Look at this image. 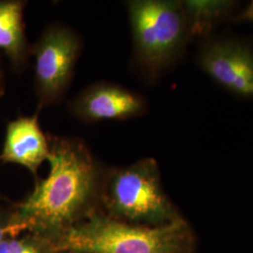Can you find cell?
Returning <instances> with one entry per match:
<instances>
[{
  "label": "cell",
  "instance_id": "6da1fadb",
  "mask_svg": "<svg viewBox=\"0 0 253 253\" xmlns=\"http://www.w3.org/2000/svg\"><path fill=\"white\" fill-rule=\"evenodd\" d=\"M50 172L18 208L15 226L56 232L72 226L97 194L98 169L87 147L77 139L49 138Z\"/></svg>",
  "mask_w": 253,
  "mask_h": 253
},
{
  "label": "cell",
  "instance_id": "7a4b0ae2",
  "mask_svg": "<svg viewBox=\"0 0 253 253\" xmlns=\"http://www.w3.org/2000/svg\"><path fill=\"white\" fill-rule=\"evenodd\" d=\"M188 229L178 219L161 226L131 225L95 215L58 233L54 252L73 253H181Z\"/></svg>",
  "mask_w": 253,
  "mask_h": 253
},
{
  "label": "cell",
  "instance_id": "3957f363",
  "mask_svg": "<svg viewBox=\"0 0 253 253\" xmlns=\"http://www.w3.org/2000/svg\"><path fill=\"white\" fill-rule=\"evenodd\" d=\"M127 11L136 62L156 78L176 60L190 37L182 1L133 0Z\"/></svg>",
  "mask_w": 253,
  "mask_h": 253
},
{
  "label": "cell",
  "instance_id": "277c9868",
  "mask_svg": "<svg viewBox=\"0 0 253 253\" xmlns=\"http://www.w3.org/2000/svg\"><path fill=\"white\" fill-rule=\"evenodd\" d=\"M104 198L113 213L142 225L161 226L180 219L163 191L159 167L153 159L112 172Z\"/></svg>",
  "mask_w": 253,
  "mask_h": 253
},
{
  "label": "cell",
  "instance_id": "5b68a950",
  "mask_svg": "<svg viewBox=\"0 0 253 253\" xmlns=\"http://www.w3.org/2000/svg\"><path fill=\"white\" fill-rule=\"evenodd\" d=\"M81 51L79 36L69 27H49L34 48L35 78L41 109L61 99Z\"/></svg>",
  "mask_w": 253,
  "mask_h": 253
},
{
  "label": "cell",
  "instance_id": "8992f818",
  "mask_svg": "<svg viewBox=\"0 0 253 253\" xmlns=\"http://www.w3.org/2000/svg\"><path fill=\"white\" fill-rule=\"evenodd\" d=\"M201 69L236 95L253 98V50L234 40L208 42L198 55Z\"/></svg>",
  "mask_w": 253,
  "mask_h": 253
},
{
  "label": "cell",
  "instance_id": "52a82bcc",
  "mask_svg": "<svg viewBox=\"0 0 253 253\" xmlns=\"http://www.w3.org/2000/svg\"><path fill=\"white\" fill-rule=\"evenodd\" d=\"M145 108V100L140 95L108 83L85 88L70 105L73 117L87 123L134 118Z\"/></svg>",
  "mask_w": 253,
  "mask_h": 253
},
{
  "label": "cell",
  "instance_id": "ba28073f",
  "mask_svg": "<svg viewBox=\"0 0 253 253\" xmlns=\"http://www.w3.org/2000/svg\"><path fill=\"white\" fill-rule=\"evenodd\" d=\"M50 142L41 128L38 116L20 118L10 122L0 160L4 163L20 164L32 172L48 161Z\"/></svg>",
  "mask_w": 253,
  "mask_h": 253
},
{
  "label": "cell",
  "instance_id": "9c48e42d",
  "mask_svg": "<svg viewBox=\"0 0 253 253\" xmlns=\"http://www.w3.org/2000/svg\"><path fill=\"white\" fill-rule=\"evenodd\" d=\"M235 1L187 0L182 6L187 19L189 36H204L234 10Z\"/></svg>",
  "mask_w": 253,
  "mask_h": 253
},
{
  "label": "cell",
  "instance_id": "30bf717a",
  "mask_svg": "<svg viewBox=\"0 0 253 253\" xmlns=\"http://www.w3.org/2000/svg\"><path fill=\"white\" fill-rule=\"evenodd\" d=\"M25 46L23 4L15 1L0 2V50L18 60Z\"/></svg>",
  "mask_w": 253,
  "mask_h": 253
},
{
  "label": "cell",
  "instance_id": "8fae6325",
  "mask_svg": "<svg viewBox=\"0 0 253 253\" xmlns=\"http://www.w3.org/2000/svg\"><path fill=\"white\" fill-rule=\"evenodd\" d=\"M0 253H42L40 250L21 240H3L0 242Z\"/></svg>",
  "mask_w": 253,
  "mask_h": 253
},
{
  "label": "cell",
  "instance_id": "7c38bea8",
  "mask_svg": "<svg viewBox=\"0 0 253 253\" xmlns=\"http://www.w3.org/2000/svg\"><path fill=\"white\" fill-rule=\"evenodd\" d=\"M237 21H247L253 23V1H252L248 7L236 17Z\"/></svg>",
  "mask_w": 253,
  "mask_h": 253
}]
</instances>
